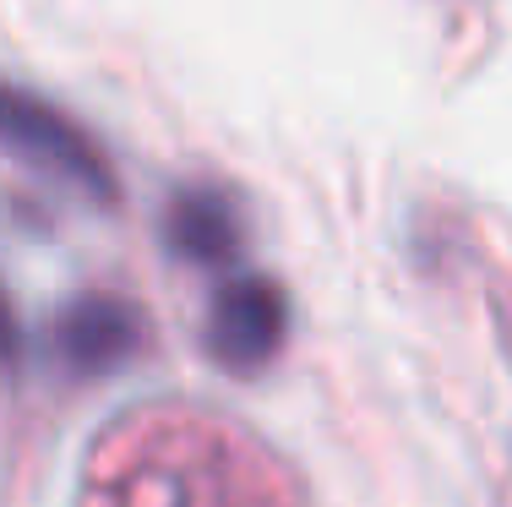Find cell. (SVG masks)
Masks as SVG:
<instances>
[{
	"label": "cell",
	"instance_id": "5",
	"mask_svg": "<svg viewBox=\"0 0 512 507\" xmlns=\"http://www.w3.org/2000/svg\"><path fill=\"white\" fill-rule=\"evenodd\" d=\"M17 349H22V328H17V317H11L6 289H0V360H17Z\"/></svg>",
	"mask_w": 512,
	"mask_h": 507
},
{
	"label": "cell",
	"instance_id": "4",
	"mask_svg": "<svg viewBox=\"0 0 512 507\" xmlns=\"http://www.w3.org/2000/svg\"><path fill=\"white\" fill-rule=\"evenodd\" d=\"M158 240L186 268H229L246 251V208L224 180H180L158 213Z\"/></svg>",
	"mask_w": 512,
	"mask_h": 507
},
{
	"label": "cell",
	"instance_id": "3",
	"mask_svg": "<svg viewBox=\"0 0 512 507\" xmlns=\"http://www.w3.org/2000/svg\"><path fill=\"white\" fill-rule=\"evenodd\" d=\"M148 344V317L142 306L104 289L88 295H71L66 306L50 317V355L66 377H109V371H126L131 360Z\"/></svg>",
	"mask_w": 512,
	"mask_h": 507
},
{
	"label": "cell",
	"instance_id": "1",
	"mask_svg": "<svg viewBox=\"0 0 512 507\" xmlns=\"http://www.w3.org/2000/svg\"><path fill=\"white\" fill-rule=\"evenodd\" d=\"M0 153L60 180L66 191L99 202V208H115L120 197V175H115V159L104 153V142L71 110H60L39 88H22L6 71H0Z\"/></svg>",
	"mask_w": 512,
	"mask_h": 507
},
{
	"label": "cell",
	"instance_id": "2",
	"mask_svg": "<svg viewBox=\"0 0 512 507\" xmlns=\"http://www.w3.org/2000/svg\"><path fill=\"white\" fill-rule=\"evenodd\" d=\"M289 338V295L267 273H235L213 289L202 322V349L229 377H256L278 360Z\"/></svg>",
	"mask_w": 512,
	"mask_h": 507
}]
</instances>
